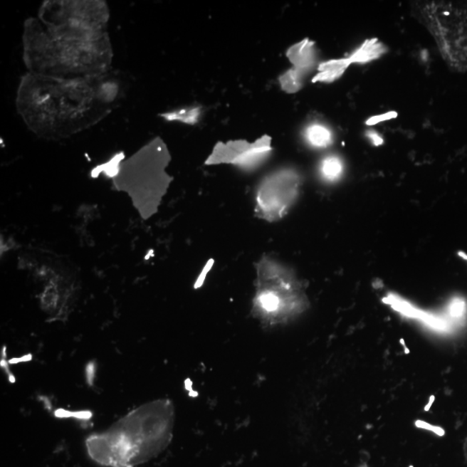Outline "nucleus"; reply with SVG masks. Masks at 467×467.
Listing matches in <instances>:
<instances>
[{"label": "nucleus", "mask_w": 467, "mask_h": 467, "mask_svg": "<svg viewBox=\"0 0 467 467\" xmlns=\"http://www.w3.org/2000/svg\"><path fill=\"white\" fill-rule=\"evenodd\" d=\"M175 408L169 399L147 402L102 433L87 439L88 455L107 467H136L152 460L172 440Z\"/></svg>", "instance_id": "obj_1"}, {"label": "nucleus", "mask_w": 467, "mask_h": 467, "mask_svg": "<svg viewBox=\"0 0 467 467\" xmlns=\"http://www.w3.org/2000/svg\"><path fill=\"white\" fill-rule=\"evenodd\" d=\"M253 317L265 326L285 325L310 307L305 285L293 269L271 256H263L256 264Z\"/></svg>", "instance_id": "obj_2"}, {"label": "nucleus", "mask_w": 467, "mask_h": 467, "mask_svg": "<svg viewBox=\"0 0 467 467\" xmlns=\"http://www.w3.org/2000/svg\"><path fill=\"white\" fill-rule=\"evenodd\" d=\"M412 11L433 36L450 68L467 72V1H416Z\"/></svg>", "instance_id": "obj_3"}, {"label": "nucleus", "mask_w": 467, "mask_h": 467, "mask_svg": "<svg viewBox=\"0 0 467 467\" xmlns=\"http://www.w3.org/2000/svg\"><path fill=\"white\" fill-rule=\"evenodd\" d=\"M301 177L291 168L271 173L261 181L256 192V215L268 221L283 219L300 194Z\"/></svg>", "instance_id": "obj_4"}, {"label": "nucleus", "mask_w": 467, "mask_h": 467, "mask_svg": "<svg viewBox=\"0 0 467 467\" xmlns=\"http://www.w3.org/2000/svg\"><path fill=\"white\" fill-rule=\"evenodd\" d=\"M271 152V138L268 135L261 137L253 143L246 140H234L226 144L219 142L209 157L206 164H232L243 170H253L268 158Z\"/></svg>", "instance_id": "obj_5"}, {"label": "nucleus", "mask_w": 467, "mask_h": 467, "mask_svg": "<svg viewBox=\"0 0 467 467\" xmlns=\"http://www.w3.org/2000/svg\"><path fill=\"white\" fill-rule=\"evenodd\" d=\"M287 56L293 68L305 76L317 65L315 43L308 38L302 40L289 48Z\"/></svg>", "instance_id": "obj_6"}, {"label": "nucleus", "mask_w": 467, "mask_h": 467, "mask_svg": "<svg viewBox=\"0 0 467 467\" xmlns=\"http://www.w3.org/2000/svg\"><path fill=\"white\" fill-rule=\"evenodd\" d=\"M352 64L349 58L332 59L322 63L318 68V73L313 79V83H331L340 79L346 70Z\"/></svg>", "instance_id": "obj_7"}, {"label": "nucleus", "mask_w": 467, "mask_h": 467, "mask_svg": "<svg viewBox=\"0 0 467 467\" xmlns=\"http://www.w3.org/2000/svg\"><path fill=\"white\" fill-rule=\"evenodd\" d=\"M387 47L377 38L366 40L360 49L349 56L352 63H367L380 58L387 52Z\"/></svg>", "instance_id": "obj_8"}, {"label": "nucleus", "mask_w": 467, "mask_h": 467, "mask_svg": "<svg viewBox=\"0 0 467 467\" xmlns=\"http://www.w3.org/2000/svg\"><path fill=\"white\" fill-rule=\"evenodd\" d=\"M305 138L312 147L316 148L327 147L332 142V131L320 123L310 125L305 131Z\"/></svg>", "instance_id": "obj_9"}, {"label": "nucleus", "mask_w": 467, "mask_h": 467, "mask_svg": "<svg viewBox=\"0 0 467 467\" xmlns=\"http://www.w3.org/2000/svg\"><path fill=\"white\" fill-rule=\"evenodd\" d=\"M344 172V164L337 156H328L322 161L320 172L325 180L333 182L340 178Z\"/></svg>", "instance_id": "obj_10"}, {"label": "nucleus", "mask_w": 467, "mask_h": 467, "mask_svg": "<svg viewBox=\"0 0 467 467\" xmlns=\"http://www.w3.org/2000/svg\"><path fill=\"white\" fill-rule=\"evenodd\" d=\"M305 75L297 71L295 68H290L284 74L281 75L279 82L281 88L288 94H295L304 86Z\"/></svg>", "instance_id": "obj_11"}, {"label": "nucleus", "mask_w": 467, "mask_h": 467, "mask_svg": "<svg viewBox=\"0 0 467 467\" xmlns=\"http://www.w3.org/2000/svg\"><path fill=\"white\" fill-rule=\"evenodd\" d=\"M201 108L194 107L167 112V114L162 115V117L167 120H171V122L177 120V122L185 124L194 125L199 122Z\"/></svg>", "instance_id": "obj_12"}, {"label": "nucleus", "mask_w": 467, "mask_h": 467, "mask_svg": "<svg viewBox=\"0 0 467 467\" xmlns=\"http://www.w3.org/2000/svg\"><path fill=\"white\" fill-rule=\"evenodd\" d=\"M397 114L394 112H387V114L381 115L375 117H372V119L368 120L367 125H375L382 122H385V120L392 119L394 117H396Z\"/></svg>", "instance_id": "obj_13"}, {"label": "nucleus", "mask_w": 467, "mask_h": 467, "mask_svg": "<svg viewBox=\"0 0 467 467\" xmlns=\"http://www.w3.org/2000/svg\"><path fill=\"white\" fill-rule=\"evenodd\" d=\"M367 136L370 140H372V142L374 145H375V146H379V145H382V142H384V140H382L379 135H377L375 132H367Z\"/></svg>", "instance_id": "obj_14"}, {"label": "nucleus", "mask_w": 467, "mask_h": 467, "mask_svg": "<svg viewBox=\"0 0 467 467\" xmlns=\"http://www.w3.org/2000/svg\"><path fill=\"white\" fill-rule=\"evenodd\" d=\"M464 455H465L466 463L467 465V437L466 438L465 443H464Z\"/></svg>", "instance_id": "obj_15"}]
</instances>
